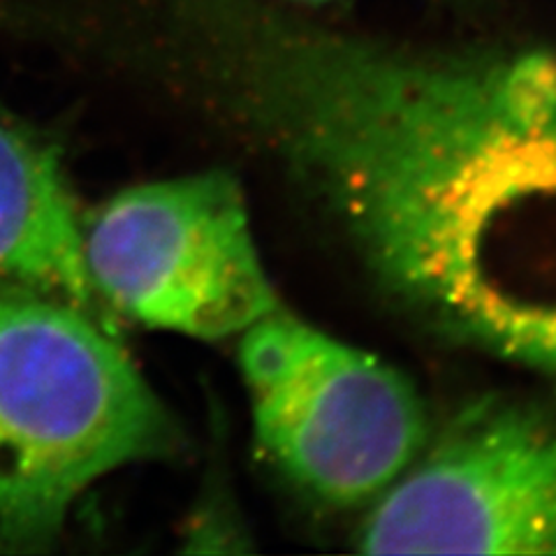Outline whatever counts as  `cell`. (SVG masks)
Segmentation results:
<instances>
[{
  "label": "cell",
  "instance_id": "obj_7",
  "mask_svg": "<svg viewBox=\"0 0 556 556\" xmlns=\"http://www.w3.org/2000/svg\"><path fill=\"white\" fill-rule=\"evenodd\" d=\"M308 3H325V0H308Z\"/></svg>",
  "mask_w": 556,
  "mask_h": 556
},
{
  "label": "cell",
  "instance_id": "obj_1",
  "mask_svg": "<svg viewBox=\"0 0 556 556\" xmlns=\"http://www.w3.org/2000/svg\"><path fill=\"white\" fill-rule=\"evenodd\" d=\"M249 110L386 294L437 332L556 376V59L308 45Z\"/></svg>",
  "mask_w": 556,
  "mask_h": 556
},
{
  "label": "cell",
  "instance_id": "obj_5",
  "mask_svg": "<svg viewBox=\"0 0 556 556\" xmlns=\"http://www.w3.org/2000/svg\"><path fill=\"white\" fill-rule=\"evenodd\" d=\"M355 538L367 554L556 556V420L515 399L464 410Z\"/></svg>",
  "mask_w": 556,
  "mask_h": 556
},
{
  "label": "cell",
  "instance_id": "obj_6",
  "mask_svg": "<svg viewBox=\"0 0 556 556\" xmlns=\"http://www.w3.org/2000/svg\"><path fill=\"white\" fill-rule=\"evenodd\" d=\"M0 278L98 313L81 220L54 149L0 110Z\"/></svg>",
  "mask_w": 556,
  "mask_h": 556
},
{
  "label": "cell",
  "instance_id": "obj_2",
  "mask_svg": "<svg viewBox=\"0 0 556 556\" xmlns=\"http://www.w3.org/2000/svg\"><path fill=\"white\" fill-rule=\"evenodd\" d=\"M179 427L100 316L0 278V533L40 547L116 468L169 457Z\"/></svg>",
  "mask_w": 556,
  "mask_h": 556
},
{
  "label": "cell",
  "instance_id": "obj_3",
  "mask_svg": "<svg viewBox=\"0 0 556 556\" xmlns=\"http://www.w3.org/2000/svg\"><path fill=\"white\" fill-rule=\"evenodd\" d=\"M239 371L255 445L327 506L374 503L425 447L427 413L413 382L283 306L239 337Z\"/></svg>",
  "mask_w": 556,
  "mask_h": 556
},
{
  "label": "cell",
  "instance_id": "obj_4",
  "mask_svg": "<svg viewBox=\"0 0 556 556\" xmlns=\"http://www.w3.org/2000/svg\"><path fill=\"white\" fill-rule=\"evenodd\" d=\"M81 251L98 302L151 329L239 339L283 306L223 169L121 190L81 220Z\"/></svg>",
  "mask_w": 556,
  "mask_h": 556
}]
</instances>
